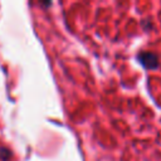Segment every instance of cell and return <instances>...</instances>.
<instances>
[{
  "instance_id": "cell-1",
  "label": "cell",
  "mask_w": 161,
  "mask_h": 161,
  "mask_svg": "<svg viewBox=\"0 0 161 161\" xmlns=\"http://www.w3.org/2000/svg\"><path fill=\"white\" fill-rule=\"evenodd\" d=\"M137 60L146 69H156L158 68V57L152 52H140L137 54Z\"/></svg>"
},
{
  "instance_id": "cell-2",
  "label": "cell",
  "mask_w": 161,
  "mask_h": 161,
  "mask_svg": "<svg viewBox=\"0 0 161 161\" xmlns=\"http://www.w3.org/2000/svg\"><path fill=\"white\" fill-rule=\"evenodd\" d=\"M11 156H13V153L8 147L0 146V160L1 161H9L11 158Z\"/></svg>"
}]
</instances>
